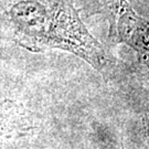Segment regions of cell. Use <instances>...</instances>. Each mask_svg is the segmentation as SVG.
<instances>
[{
	"mask_svg": "<svg viewBox=\"0 0 149 149\" xmlns=\"http://www.w3.org/2000/svg\"><path fill=\"white\" fill-rule=\"evenodd\" d=\"M86 16L103 15L109 24V38L115 43L133 48L149 68V21L140 17L127 0H87Z\"/></svg>",
	"mask_w": 149,
	"mask_h": 149,
	"instance_id": "obj_2",
	"label": "cell"
},
{
	"mask_svg": "<svg viewBox=\"0 0 149 149\" xmlns=\"http://www.w3.org/2000/svg\"><path fill=\"white\" fill-rule=\"evenodd\" d=\"M0 36L33 52L68 51L102 73L113 66L72 0H0Z\"/></svg>",
	"mask_w": 149,
	"mask_h": 149,
	"instance_id": "obj_1",
	"label": "cell"
}]
</instances>
